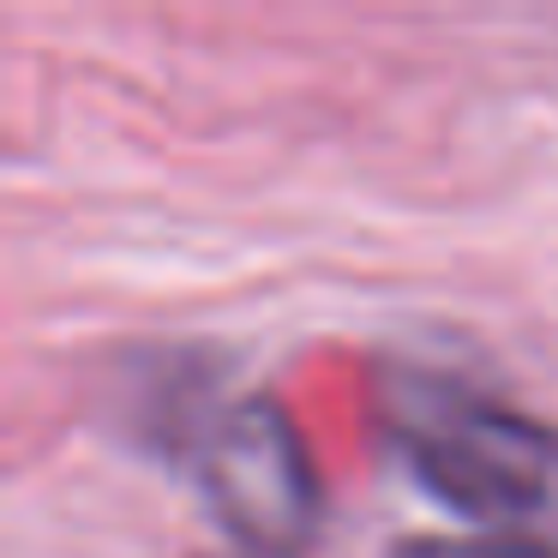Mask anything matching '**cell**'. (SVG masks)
<instances>
[{"mask_svg": "<svg viewBox=\"0 0 558 558\" xmlns=\"http://www.w3.org/2000/svg\"><path fill=\"white\" fill-rule=\"evenodd\" d=\"M390 558H558V553L498 541V534H426V541H402Z\"/></svg>", "mask_w": 558, "mask_h": 558, "instance_id": "cell-3", "label": "cell"}, {"mask_svg": "<svg viewBox=\"0 0 558 558\" xmlns=\"http://www.w3.org/2000/svg\"><path fill=\"white\" fill-rule=\"evenodd\" d=\"M174 445L210 517L246 558H294L318 541L325 493L294 421L270 397H210L174 414Z\"/></svg>", "mask_w": 558, "mask_h": 558, "instance_id": "cell-2", "label": "cell"}, {"mask_svg": "<svg viewBox=\"0 0 558 558\" xmlns=\"http://www.w3.org/2000/svg\"><path fill=\"white\" fill-rule=\"evenodd\" d=\"M241 558H246V553H241Z\"/></svg>", "mask_w": 558, "mask_h": 558, "instance_id": "cell-4", "label": "cell"}, {"mask_svg": "<svg viewBox=\"0 0 558 558\" xmlns=\"http://www.w3.org/2000/svg\"><path fill=\"white\" fill-rule=\"evenodd\" d=\"M390 445L474 534L558 553V426L493 397L414 378L390 390Z\"/></svg>", "mask_w": 558, "mask_h": 558, "instance_id": "cell-1", "label": "cell"}]
</instances>
